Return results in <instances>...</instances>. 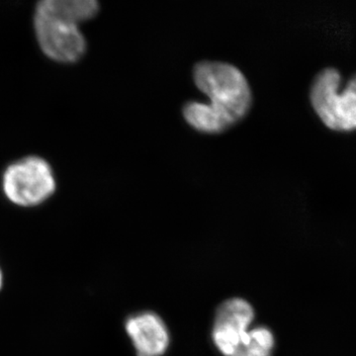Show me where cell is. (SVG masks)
I'll return each instance as SVG.
<instances>
[{"instance_id": "obj_6", "label": "cell", "mask_w": 356, "mask_h": 356, "mask_svg": "<svg viewBox=\"0 0 356 356\" xmlns=\"http://www.w3.org/2000/svg\"><path fill=\"white\" fill-rule=\"evenodd\" d=\"M126 330L138 356H161L168 350V329L156 314L144 313L129 318Z\"/></svg>"}, {"instance_id": "obj_1", "label": "cell", "mask_w": 356, "mask_h": 356, "mask_svg": "<svg viewBox=\"0 0 356 356\" xmlns=\"http://www.w3.org/2000/svg\"><path fill=\"white\" fill-rule=\"evenodd\" d=\"M193 79L209 102H187L184 116L201 133L219 134L245 118L252 103L247 79L235 65L204 60L194 67Z\"/></svg>"}, {"instance_id": "obj_2", "label": "cell", "mask_w": 356, "mask_h": 356, "mask_svg": "<svg viewBox=\"0 0 356 356\" xmlns=\"http://www.w3.org/2000/svg\"><path fill=\"white\" fill-rule=\"evenodd\" d=\"M98 0H38L34 30L40 49L58 64H74L86 55L88 44L79 26L99 13Z\"/></svg>"}, {"instance_id": "obj_8", "label": "cell", "mask_w": 356, "mask_h": 356, "mask_svg": "<svg viewBox=\"0 0 356 356\" xmlns=\"http://www.w3.org/2000/svg\"><path fill=\"white\" fill-rule=\"evenodd\" d=\"M2 284V275H1V271H0V288H1Z\"/></svg>"}, {"instance_id": "obj_5", "label": "cell", "mask_w": 356, "mask_h": 356, "mask_svg": "<svg viewBox=\"0 0 356 356\" xmlns=\"http://www.w3.org/2000/svg\"><path fill=\"white\" fill-rule=\"evenodd\" d=\"M254 318V309L243 299H231L218 309L213 339L225 356H234L250 337V327Z\"/></svg>"}, {"instance_id": "obj_7", "label": "cell", "mask_w": 356, "mask_h": 356, "mask_svg": "<svg viewBox=\"0 0 356 356\" xmlns=\"http://www.w3.org/2000/svg\"><path fill=\"white\" fill-rule=\"evenodd\" d=\"M274 348L273 332L266 327L250 330L248 343L234 356H271Z\"/></svg>"}, {"instance_id": "obj_3", "label": "cell", "mask_w": 356, "mask_h": 356, "mask_svg": "<svg viewBox=\"0 0 356 356\" xmlns=\"http://www.w3.org/2000/svg\"><path fill=\"white\" fill-rule=\"evenodd\" d=\"M310 102L318 119L330 130L356 131V72L343 86L341 72L336 67H325L312 83Z\"/></svg>"}, {"instance_id": "obj_4", "label": "cell", "mask_w": 356, "mask_h": 356, "mask_svg": "<svg viewBox=\"0 0 356 356\" xmlns=\"http://www.w3.org/2000/svg\"><path fill=\"white\" fill-rule=\"evenodd\" d=\"M57 188L50 163L38 156H28L7 166L2 177L6 198L20 207L44 203Z\"/></svg>"}]
</instances>
